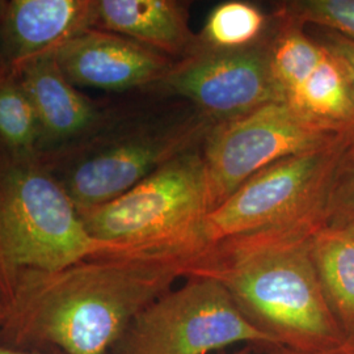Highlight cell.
I'll return each instance as SVG.
<instances>
[{"instance_id":"cell-1","label":"cell","mask_w":354,"mask_h":354,"mask_svg":"<svg viewBox=\"0 0 354 354\" xmlns=\"http://www.w3.org/2000/svg\"><path fill=\"white\" fill-rule=\"evenodd\" d=\"M196 261L97 254L55 272H26L0 323V342L23 351L54 346L64 354H105Z\"/></svg>"},{"instance_id":"cell-2","label":"cell","mask_w":354,"mask_h":354,"mask_svg":"<svg viewBox=\"0 0 354 354\" xmlns=\"http://www.w3.org/2000/svg\"><path fill=\"white\" fill-rule=\"evenodd\" d=\"M320 227L291 226L219 241L187 277L222 283L244 317L269 339L266 354L332 353L346 337L311 256V236Z\"/></svg>"},{"instance_id":"cell-3","label":"cell","mask_w":354,"mask_h":354,"mask_svg":"<svg viewBox=\"0 0 354 354\" xmlns=\"http://www.w3.org/2000/svg\"><path fill=\"white\" fill-rule=\"evenodd\" d=\"M84 226L58 177L33 155L0 152V301L10 304L23 274L55 272L114 254Z\"/></svg>"},{"instance_id":"cell-4","label":"cell","mask_w":354,"mask_h":354,"mask_svg":"<svg viewBox=\"0 0 354 354\" xmlns=\"http://www.w3.org/2000/svg\"><path fill=\"white\" fill-rule=\"evenodd\" d=\"M89 234L114 254L198 259L212 244L203 147L184 152L111 203L77 210Z\"/></svg>"},{"instance_id":"cell-5","label":"cell","mask_w":354,"mask_h":354,"mask_svg":"<svg viewBox=\"0 0 354 354\" xmlns=\"http://www.w3.org/2000/svg\"><path fill=\"white\" fill-rule=\"evenodd\" d=\"M215 124L188 102L92 140L58 177L77 210L111 203L184 152L203 147Z\"/></svg>"},{"instance_id":"cell-6","label":"cell","mask_w":354,"mask_h":354,"mask_svg":"<svg viewBox=\"0 0 354 354\" xmlns=\"http://www.w3.org/2000/svg\"><path fill=\"white\" fill-rule=\"evenodd\" d=\"M346 146V137H340L281 159L248 178L206 215L205 232L210 244L291 226H326L330 178Z\"/></svg>"},{"instance_id":"cell-7","label":"cell","mask_w":354,"mask_h":354,"mask_svg":"<svg viewBox=\"0 0 354 354\" xmlns=\"http://www.w3.org/2000/svg\"><path fill=\"white\" fill-rule=\"evenodd\" d=\"M239 342H270L241 314L222 283L189 276L143 310L112 348L113 354H209Z\"/></svg>"},{"instance_id":"cell-8","label":"cell","mask_w":354,"mask_h":354,"mask_svg":"<svg viewBox=\"0 0 354 354\" xmlns=\"http://www.w3.org/2000/svg\"><path fill=\"white\" fill-rule=\"evenodd\" d=\"M340 134L306 122L285 102H272L212 127L203 145L209 213L281 159L323 147Z\"/></svg>"},{"instance_id":"cell-9","label":"cell","mask_w":354,"mask_h":354,"mask_svg":"<svg viewBox=\"0 0 354 354\" xmlns=\"http://www.w3.org/2000/svg\"><path fill=\"white\" fill-rule=\"evenodd\" d=\"M272 35L263 44L243 50L194 45L153 88L183 99L215 125L268 104L283 102L270 70Z\"/></svg>"},{"instance_id":"cell-10","label":"cell","mask_w":354,"mask_h":354,"mask_svg":"<svg viewBox=\"0 0 354 354\" xmlns=\"http://www.w3.org/2000/svg\"><path fill=\"white\" fill-rule=\"evenodd\" d=\"M54 54L75 87L108 92L155 87L175 64L140 42L96 28L67 39Z\"/></svg>"},{"instance_id":"cell-11","label":"cell","mask_w":354,"mask_h":354,"mask_svg":"<svg viewBox=\"0 0 354 354\" xmlns=\"http://www.w3.org/2000/svg\"><path fill=\"white\" fill-rule=\"evenodd\" d=\"M95 4L96 0L0 1V39L10 68L16 70L95 28Z\"/></svg>"},{"instance_id":"cell-12","label":"cell","mask_w":354,"mask_h":354,"mask_svg":"<svg viewBox=\"0 0 354 354\" xmlns=\"http://www.w3.org/2000/svg\"><path fill=\"white\" fill-rule=\"evenodd\" d=\"M37 115L41 142H66L91 130L100 112L64 76L54 51L12 70Z\"/></svg>"},{"instance_id":"cell-13","label":"cell","mask_w":354,"mask_h":354,"mask_svg":"<svg viewBox=\"0 0 354 354\" xmlns=\"http://www.w3.org/2000/svg\"><path fill=\"white\" fill-rule=\"evenodd\" d=\"M189 8L176 0H96L95 28L130 38L172 59L197 42Z\"/></svg>"},{"instance_id":"cell-14","label":"cell","mask_w":354,"mask_h":354,"mask_svg":"<svg viewBox=\"0 0 354 354\" xmlns=\"http://www.w3.org/2000/svg\"><path fill=\"white\" fill-rule=\"evenodd\" d=\"M311 256L329 308L346 342H354V239L323 226L311 236Z\"/></svg>"},{"instance_id":"cell-15","label":"cell","mask_w":354,"mask_h":354,"mask_svg":"<svg viewBox=\"0 0 354 354\" xmlns=\"http://www.w3.org/2000/svg\"><path fill=\"white\" fill-rule=\"evenodd\" d=\"M283 102L319 129L345 136L346 140L353 131V102L339 66L327 50L314 73L291 91Z\"/></svg>"},{"instance_id":"cell-16","label":"cell","mask_w":354,"mask_h":354,"mask_svg":"<svg viewBox=\"0 0 354 354\" xmlns=\"http://www.w3.org/2000/svg\"><path fill=\"white\" fill-rule=\"evenodd\" d=\"M276 17L244 0L223 1L207 15L196 45L214 50H243L270 37Z\"/></svg>"},{"instance_id":"cell-17","label":"cell","mask_w":354,"mask_h":354,"mask_svg":"<svg viewBox=\"0 0 354 354\" xmlns=\"http://www.w3.org/2000/svg\"><path fill=\"white\" fill-rule=\"evenodd\" d=\"M276 24L270 39V70L285 97L314 73L326 57L324 48L314 36L307 35L304 24L274 13Z\"/></svg>"},{"instance_id":"cell-18","label":"cell","mask_w":354,"mask_h":354,"mask_svg":"<svg viewBox=\"0 0 354 354\" xmlns=\"http://www.w3.org/2000/svg\"><path fill=\"white\" fill-rule=\"evenodd\" d=\"M37 115L11 68L0 74V145L17 155H33L39 145Z\"/></svg>"},{"instance_id":"cell-19","label":"cell","mask_w":354,"mask_h":354,"mask_svg":"<svg viewBox=\"0 0 354 354\" xmlns=\"http://www.w3.org/2000/svg\"><path fill=\"white\" fill-rule=\"evenodd\" d=\"M277 11L304 26L329 29L354 39V0H291Z\"/></svg>"},{"instance_id":"cell-20","label":"cell","mask_w":354,"mask_h":354,"mask_svg":"<svg viewBox=\"0 0 354 354\" xmlns=\"http://www.w3.org/2000/svg\"><path fill=\"white\" fill-rule=\"evenodd\" d=\"M354 218V145L345 147L329 184L326 226L340 227Z\"/></svg>"},{"instance_id":"cell-21","label":"cell","mask_w":354,"mask_h":354,"mask_svg":"<svg viewBox=\"0 0 354 354\" xmlns=\"http://www.w3.org/2000/svg\"><path fill=\"white\" fill-rule=\"evenodd\" d=\"M317 29L319 30L314 35V38L339 66L354 105V39L329 29ZM348 143L354 145V129L348 137Z\"/></svg>"},{"instance_id":"cell-22","label":"cell","mask_w":354,"mask_h":354,"mask_svg":"<svg viewBox=\"0 0 354 354\" xmlns=\"http://www.w3.org/2000/svg\"><path fill=\"white\" fill-rule=\"evenodd\" d=\"M0 354H46L39 352V351H23V349H15L10 348L4 344L0 342Z\"/></svg>"},{"instance_id":"cell-23","label":"cell","mask_w":354,"mask_h":354,"mask_svg":"<svg viewBox=\"0 0 354 354\" xmlns=\"http://www.w3.org/2000/svg\"><path fill=\"white\" fill-rule=\"evenodd\" d=\"M329 354H354V342H345L342 348Z\"/></svg>"},{"instance_id":"cell-24","label":"cell","mask_w":354,"mask_h":354,"mask_svg":"<svg viewBox=\"0 0 354 354\" xmlns=\"http://www.w3.org/2000/svg\"><path fill=\"white\" fill-rule=\"evenodd\" d=\"M337 228H342V230H344L348 235H351L354 239V218L353 219H351V221H348L346 223H344L342 226Z\"/></svg>"},{"instance_id":"cell-25","label":"cell","mask_w":354,"mask_h":354,"mask_svg":"<svg viewBox=\"0 0 354 354\" xmlns=\"http://www.w3.org/2000/svg\"><path fill=\"white\" fill-rule=\"evenodd\" d=\"M6 306L1 304V301H0V323L4 320V317H6Z\"/></svg>"},{"instance_id":"cell-26","label":"cell","mask_w":354,"mask_h":354,"mask_svg":"<svg viewBox=\"0 0 354 354\" xmlns=\"http://www.w3.org/2000/svg\"><path fill=\"white\" fill-rule=\"evenodd\" d=\"M235 354H252V349L251 348H244V349H241Z\"/></svg>"}]
</instances>
